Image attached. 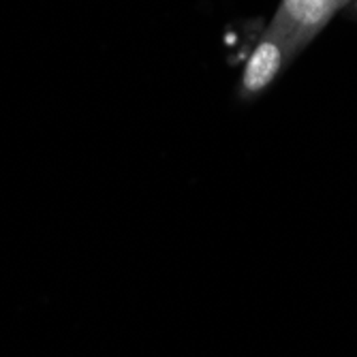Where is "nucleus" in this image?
Wrapping results in <instances>:
<instances>
[{"mask_svg": "<svg viewBox=\"0 0 357 357\" xmlns=\"http://www.w3.org/2000/svg\"><path fill=\"white\" fill-rule=\"evenodd\" d=\"M347 3H349V0H342V5H347Z\"/></svg>", "mask_w": 357, "mask_h": 357, "instance_id": "nucleus-3", "label": "nucleus"}, {"mask_svg": "<svg viewBox=\"0 0 357 357\" xmlns=\"http://www.w3.org/2000/svg\"><path fill=\"white\" fill-rule=\"evenodd\" d=\"M340 7L342 0H306L300 24L294 32V37H291V47L298 50L304 43H308Z\"/></svg>", "mask_w": 357, "mask_h": 357, "instance_id": "nucleus-2", "label": "nucleus"}, {"mask_svg": "<svg viewBox=\"0 0 357 357\" xmlns=\"http://www.w3.org/2000/svg\"><path fill=\"white\" fill-rule=\"evenodd\" d=\"M289 52H291V37L276 28H270L268 35L261 39V43L257 45V50L246 62L244 79H242L244 90L248 94H255L268 88L280 73Z\"/></svg>", "mask_w": 357, "mask_h": 357, "instance_id": "nucleus-1", "label": "nucleus"}]
</instances>
